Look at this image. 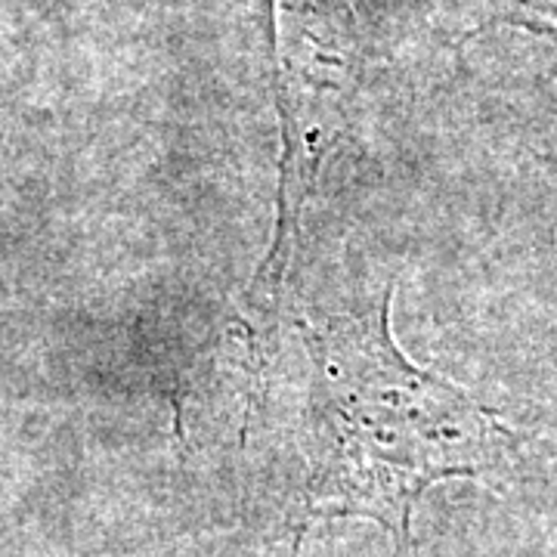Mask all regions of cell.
<instances>
[{"label": "cell", "mask_w": 557, "mask_h": 557, "mask_svg": "<svg viewBox=\"0 0 557 557\" xmlns=\"http://www.w3.org/2000/svg\"><path fill=\"white\" fill-rule=\"evenodd\" d=\"M391 292L354 317L300 325L307 381V493L300 533L325 518H369L409 545L418 496L496 468L508 434L478 399L403 357Z\"/></svg>", "instance_id": "1"}]
</instances>
